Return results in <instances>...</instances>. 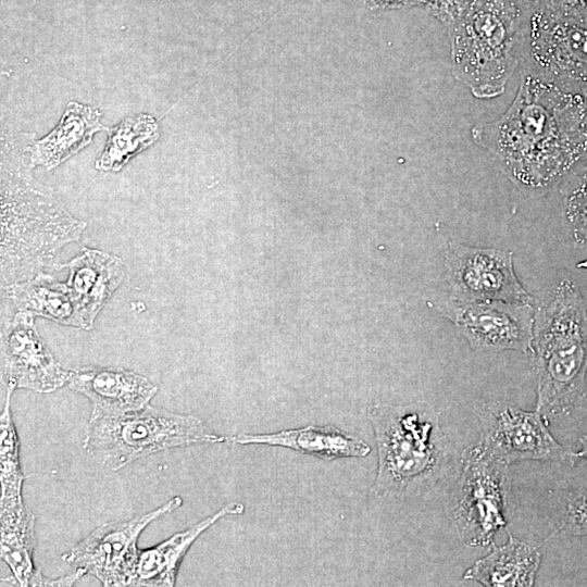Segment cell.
<instances>
[{"label": "cell", "mask_w": 587, "mask_h": 587, "mask_svg": "<svg viewBox=\"0 0 587 587\" xmlns=\"http://www.w3.org/2000/svg\"><path fill=\"white\" fill-rule=\"evenodd\" d=\"M471 137L520 190L544 195L587 161L586 98L524 71L507 111L476 124Z\"/></svg>", "instance_id": "cell-1"}, {"label": "cell", "mask_w": 587, "mask_h": 587, "mask_svg": "<svg viewBox=\"0 0 587 587\" xmlns=\"http://www.w3.org/2000/svg\"><path fill=\"white\" fill-rule=\"evenodd\" d=\"M1 137V283L26 280L65 245L78 241L86 223L74 217L53 189L36 180L25 145Z\"/></svg>", "instance_id": "cell-2"}, {"label": "cell", "mask_w": 587, "mask_h": 587, "mask_svg": "<svg viewBox=\"0 0 587 587\" xmlns=\"http://www.w3.org/2000/svg\"><path fill=\"white\" fill-rule=\"evenodd\" d=\"M529 0H470L448 26L453 77L478 99L502 95L522 63Z\"/></svg>", "instance_id": "cell-3"}, {"label": "cell", "mask_w": 587, "mask_h": 587, "mask_svg": "<svg viewBox=\"0 0 587 587\" xmlns=\"http://www.w3.org/2000/svg\"><path fill=\"white\" fill-rule=\"evenodd\" d=\"M536 409L544 416L571 413L585 395L587 309L576 285L562 279L535 314Z\"/></svg>", "instance_id": "cell-4"}, {"label": "cell", "mask_w": 587, "mask_h": 587, "mask_svg": "<svg viewBox=\"0 0 587 587\" xmlns=\"http://www.w3.org/2000/svg\"><path fill=\"white\" fill-rule=\"evenodd\" d=\"M370 420L375 433L378 494H399L434 478L449 455V444L432 410L375 405Z\"/></svg>", "instance_id": "cell-5"}, {"label": "cell", "mask_w": 587, "mask_h": 587, "mask_svg": "<svg viewBox=\"0 0 587 587\" xmlns=\"http://www.w3.org/2000/svg\"><path fill=\"white\" fill-rule=\"evenodd\" d=\"M227 440L193 415L148 404L121 415L90 416L83 447L105 469L118 471L166 449Z\"/></svg>", "instance_id": "cell-6"}, {"label": "cell", "mask_w": 587, "mask_h": 587, "mask_svg": "<svg viewBox=\"0 0 587 587\" xmlns=\"http://www.w3.org/2000/svg\"><path fill=\"white\" fill-rule=\"evenodd\" d=\"M509 465L480 444L462 452L451 515L466 546L487 548L494 545L495 535L505 527L511 495Z\"/></svg>", "instance_id": "cell-7"}, {"label": "cell", "mask_w": 587, "mask_h": 587, "mask_svg": "<svg viewBox=\"0 0 587 587\" xmlns=\"http://www.w3.org/2000/svg\"><path fill=\"white\" fill-rule=\"evenodd\" d=\"M183 503L179 496L161 507L123 522L104 523L62 555V560L95 576L105 587L128 586L137 557V541L154 520Z\"/></svg>", "instance_id": "cell-8"}, {"label": "cell", "mask_w": 587, "mask_h": 587, "mask_svg": "<svg viewBox=\"0 0 587 587\" xmlns=\"http://www.w3.org/2000/svg\"><path fill=\"white\" fill-rule=\"evenodd\" d=\"M435 308L476 351H533L535 312L530 303L501 300L463 302L449 297Z\"/></svg>", "instance_id": "cell-9"}, {"label": "cell", "mask_w": 587, "mask_h": 587, "mask_svg": "<svg viewBox=\"0 0 587 587\" xmlns=\"http://www.w3.org/2000/svg\"><path fill=\"white\" fill-rule=\"evenodd\" d=\"M450 298L463 301L501 300L530 303L533 297L519 282L513 252L449 241L445 253Z\"/></svg>", "instance_id": "cell-10"}, {"label": "cell", "mask_w": 587, "mask_h": 587, "mask_svg": "<svg viewBox=\"0 0 587 587\" xmlns=\"http://www.w3.org/2000/svg\"><path fill=\"white\" fill-rule=\"evenodd\" d=\"M522 62L525 71L562 87L587 85V27L533 7Z\"/></svg>", "instance_id": "cell-11"}, {"label": "cell", "mask_w": 587, "mask_h": 587, "mask_svg": "<svg viewBox=\"0 0 587 587\" xmlns=\"http://www.w3.org/2000/svg\"><path fill=\"white\" fill-rule=\"evenodd\" d=\"M479 444L508 464L525 460L573 463L576 459L553 438L537 410L488 404L479 413Z\"/></svg>", "instance_id": "cell-12"}, {"label": "cell", "mask_w": 587, "mask_h": 587, "mask_svg": "<svg viewBox=\"0 0 587 587\" xmlns=\"http://www.w3.org/2000/svg\"><path fill=\"white\" fill-rule=\"evenodd\" d=\"M5 386L49 394L68 383L72 372L54 359L37 332L34 314L16 312L2 337Z\"/></svg>", "instance_id": "cell-13"}, {"label": "cell", "mask_w": 587, "mask_h": 587, "mask_svg": "<svg viewBox=\"0 0 587 587\" xmlns=\"http://www.w3.org/2000/svg\"><path fill=\"white\" fill-rule=\"evenodd\" d=\"M68 388L87 397L90 416H114L143 409L158 391L147 377L126 370L80 369L72 372Z\"/></svg>", "instance_id": "cell-14"}, {"label": "cell", "mask_w": 587, "mask_h": 587, "mask_svg": "<svg viewBox=\"0 0 587 587\" xmlns=\"http://www.w3.org/2000/svg\"><path fill=\"white\" fill-rule=\"evenodd\" d=\"M67 268L66 285L83 315L86 329L122 284L125 276L123 260L102 250L85 248L70 262L55 265Z\"/></svg>", "instance_id": "cell-15"}, {"label": "cell", "mask_w": 587, "mask_h": 587, "mask_svg": "<svg viewBox=\"0 0 587 587\" xmlns=\"http://www.w3.org/2000/svg\"><path fill=\"white\" fill-rule=\"evenodd\" d=\"M101 112L91 105L70 101L55 127L45 137L26 140L28 165L50 171L85 149L95 134L108 128L101 122Z\"/></svg>", "instance_id": "cell-16"}, {"label": "cell", "mask_w": 587, "mask_h": 587, "mask_svg": "<svg viewBox=\"0 0 587 587\" xmlns=\"http://www.w3.org/2000/svg\"><path fill=\"white\" fill-rule=\"evenodd\" d=\"M1 558L10 567L18 586H72L85 572L82 569L59 578L45 577L33 562L36 546L35 516L17 505L0 507Z\"/></svg>", "instance_id": "cell-17"}, {"label": "cell", "mask_w": 587, "mask_h": 587, "mask_svg": "<svg viewBox=\"0 0 587 587\" xmlns=\"http://www.w3.org/2000/svg\"><path fill=\"white\" fill-rule=\"evenodd\" d=\"M243 511L242 503H227L212 515L174 534L161 544L140 549L128 586H174L179 564L196 539L220 519L241 514Z\"/></svg>", "instance_id": "cell-18"}, {"label": "cell", "mask_w": 587, "mask_h": 587, "mask_svg": "<svg viewBox=\"0 0 587 587\" xmlns=\"http://www.w3.org/2000/svg\"><path fill=\"white\" fill-rule=\"evenodd\" d=\"M240 445H267L288 448L323 460L363 458L370 453L369 445L360 438L334 426H304L271 434H239L229 437Z\"/></svg>", "instance_id": "cell-19"}, {"label": "cell", "mask_w": 587, "mask_h": 587, "mask_svg": "<svg viewBox=\"0 0 587 587\" xmlns=\"http://www.w3.org/2000/svg\"><path fill=\"white\" fill-rule=\"evenodd\" d=\"M539 550L509 534L505 544L495 546L467 569L463 578L486 587L533 586L539 570Z\"/></svg>", "instance_id": "cell-20"}, {"label": "cell", "mask_w": 587, "mask_h": 587, "mask_svg": "<svg viewBox=\"0 0 587 587\" xmlns=\"http://www.w3.org/2000/svg\"><path fill=\"white\" fill-rule=\"evenodd\" d=\"M3 287L5 297L18 311L86 329L83 315L66 283L57 282L52 276L39 272L32 278Z\"/></svg>", "instance_id": "cell-21"}, {"label": "cell", "mask_w": 587, "mask_h": 587, "mask_svg": "<svg viewBox=\"0 0 587 587\" xmlns=\"http://www.w3.org/2000/svg\"><path fill=\"white\" fill-rule=\"evenodd\" d=\"M160 137L155 117L148 113L130 115L108 128V139L95 166L102 172H118L132 158L152 146Z\"/></svg>", "instance_id": "cell-22"}, {"label": "cell", "mask_w": 587, "mask_h": 587, "mask_svg": "<svg viewBox=\"0 0 587 587\" xmlns=\"http://www.w3.org/2000/svg\"><path fill=\"white\" fill-rule=\"evenodd\" d=\"M14 388L5 386V402L0 417V507L23 503L22 486L25 476L20 462V441L11 413Z\"/></svg>", "instance_id": "cell-23"}, {"label": "cell", "mask_w": 587, "mask_h": 587, "mask_svg": "<svg viewBox=\"0 0 587 587\" xmlns=\"http://www.w3.org/2000/svg\"><path fill=\"white\" fill-rule=\"evenodd\" d=\"M565 180L562 190L563 216L575 242L587 246V161Z\"/></svg>", "instance_id": "cell-24"}, {"label": "cell", "mask_w": 587, "mask_h": 587, "mask_svg": "<svg viewBox=\"0 0 587 587\" xmlns=\"http://www.w3.org/2000/svg\"><path fill=\"white\" fill-rule=\"evenodd\" d=\"M555 528L550 537L587 536V489L565 491Z\"/></svg>", "instance_id": "cell-25"}, {"label": "cell", "mask_w": 587, "mask_h": 587, "mask_svg": "<svg viewBox=\"0 0 587 587\" xmlns=\"http://www.w3.org/2000/svg\"><path fill=\"white\" fill-rule=\"evenodd\" d=\"M552 16L587 27V0H529Z\"/></svg>", "instance_id": "cell-26"}, {"label": "cell", "mask_w": 587, "mask_h": 587, "mask_svg": "<svg viewBox=\"0 0 587 587\" xmlns=\"http://www.w3.org/2000/svg\"><path fill=\"white\" fill-rule=\"evenodd\" d=\"M470 0H424L430 13L447 27L451 25L465 9Z\"/></svg>", "instance_id": "cell-27"}, {"label": "cell", "mask_w": 587, "mask_h": 587, "mask_svg": "<svg viewBox=\"0 0 587 587\" xmlns=\"http://www.w3.org/2000/svg\"><path fill=\"white\" fill-rule=\"evenodd\" d=\"M370 2L379 8H400L424 3V0H370Z\"/></svg>", "instance_id": "cell-28"}, {"label": "cell", "mask_w": 587, "mask_h": 587, "mask_svg": "<svg viewBox=\"0 0 587 587\" xmlns=\"http://www.w3.org/2000/svg\"><path fill=\"white\" fill-rule=\"evenodd\" d=\"M578 441L580 449L574 452L575 458H583L587 461V435L582 436Z\"/></svg>", "instance_id": "cell-29"}]
</instances>
